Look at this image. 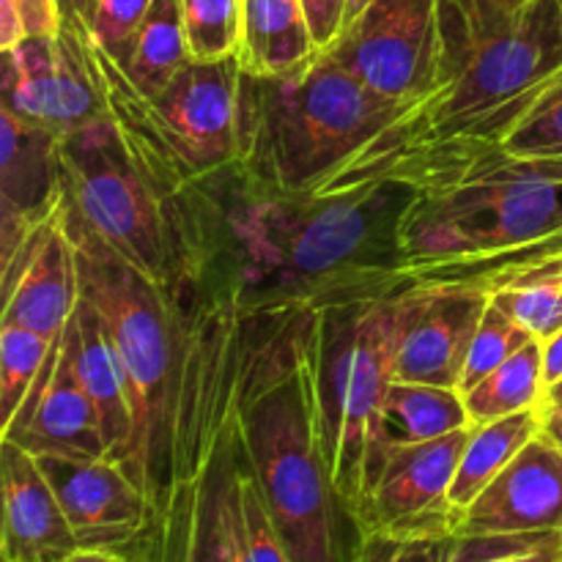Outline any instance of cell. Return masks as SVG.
Segmentation results:
<instances>
[{"mask_svg":"<svg viewBox=\"0 0 562 562\" xmlns=\"http://www.w3.org/2000/svg\"><path fill=\"white\" fill-rule=\"evenodd\" d=\"M198 296L245 313L318 311L415 289L401 272L412 190L382 179L351 190L283 192L236 162L192 181Z\"/></svg>","mask_w":562,"mask_h":562,"instance_id":"1","label":"cell"},{"mask_svg":"<svg viewBox=\"0 0 562 562\" xmlns=\"http://www.w3.org/2000/svg\"><path fill=\"white\" fill-rule=\"evenodd\" d=\"M53 344L33 329L0 324V434L14 423L42 376Z\"/></svg>","mask_w":562,"mask_h":562,"instance_id":"26","label":"cell"},{"mask_svg":"<svg viewBox=\"0 0 562 562\" xmlns=\"http://www.w3.org/2000/svg\"><path fill=\"white\" fill-rule=\"evenodd\" d=\"M190 60L179 0H154L119 64L143 97H157Z\"/></svg>","mask_w":562,"mask_h":562,"instance_id":"23","label":"cell"},{"mask_svg":"<svg viewBox=\"0 0 562 562\" xmlns=\"http://www.w3.org/2000/svg\"><path fill=\"white\" fill-rule=\"evenodd\" d=\"M562 69V0H439V60L412 102L327 187H360L401 154L470 135Z\"/></svg>","mask_w":562,"mask_h":562,"instance_id":"4","label":"cell"},{"mask_svg":"<svg viewBox=\"0 0 562 562\" xmlns=\"http://www.w3.org/2000/svg\"><path fill=\"white\" fill-rule=\"evenodd\" d=\"M450 562H562V532L459 536Z\"/></svg>","mask_w":562,"mask_h":562,"instance_id":"30","label":"cell"},{"mask_svg":"<svg viewBox=\"0 0 562 562\" xmlns=\"http://www.w3.org/2000/svg\"><path fill=\"white\" fill-rule=\"evenodd\" d=\"M382 179L412 190L398 234L412 285L492 289L562 250V157H519L497 137L467 135L401 154L362 184Z\"/></svg>","mask_w":562,"mask_h":562,"instance_id":"2","label":"cell"},{"mask_svg":"<svg viewBox=\"0 0 562 562\" xmlns=\"http://www.w3.org/2000/svg\"><path fill=\"white\" fill-rule=\"evenodd\" d=\"M64 201L60 135L0 104V267Z\"/></svg>","mask_w":562,"mask_h":562,"instance_id":"15","label":"cell"},{"mask_svg":"<svg viewBox=\"0 0 562 562\" xmlns=\"http://www.w3.org/2000/svg\"><path fill=\"white\" fill-rule=\"evenodd\" d=\"M322 53L379 97L417 102L437 75L439 0H371Z\"/></svg>","mask_w":562,"mask_h":562,"instance_id":"8","label":"cell"},{"mask_svg":"<svg viewBox=\"0 0 562 562\" xmlns=\"http://www.w3.org/2000/svg\"><path fill=\"white\" fill-rule=\"evenodd\" d=\"M461 395H464L472 426L543 406L547 379H543L541 340H530L527 346H521L510 360L494 368L486 379H481L475 387Z\"/></svg>","mask_w":562,"mask_h":562,"instance_id":"25","label":"cell"},{"mask_svg":"<svg viewBox=\"0 0 562 562\" xmlns=\"http://www.w3.org/2000/svg\"><path fill=\"white\" fill-rule=\"evenodd\" d=\"M0 442H14L33 456H108L102 417L75 371L69 329L55 338L42 376L16 412L14 423L0 434Z\"/></svg>","mask_w":562,"mask_h":562,"instance_id":"14","label":"cell"},{"mask_svg":"<svg viewBox=\"0 0 562 562\" xmlns=\"http://www.w3.org/2000/svg\"><path fill=\"white\" fill-rule=\"evenodd\" d=\"M86 27L60 20L55 36H27L5 49V108L60 137L104 115L102 88L86 55Z\"/></svg>","mask_w":562,"mask_h":562,"instance_id":"11","label":"cell"},{"mask_svg":"<svg viewBox=\"0 0 562 562\" xmlns=\"http://www.w3.org/2000/svg\"><path fill=\"white\" fill-rule=\"evenodd\" d=\"M519 532H562V448L543 431L461 510L456 527V536Z\"/></svg>","mask_w":562,"mask_h":562,"instance_id":"17","label":"cell"},{"mask_svg":"<svg viewBox=\"0 0 562 562\" xmlns=\"http://www.w3.org/2000/svg\"><path fill=\"white\" fill-rule=\"evenodd\" d=\"M190 60H223L239 53L241 0H179Z\"/></svg>","mask_w":562,"mask_h":562,"instance_id":"28","label":"cell"},{"mask_svg":"<svg viewBox=\"0 0 562 562\" xmlns=\"http://www.w3.org/2000/svg\"><path fill=\"white\" fill-rule=\"evenodd\" d=\"M60 562H135L126 552H113V549H75L69 558Z\"/></svg>","mask_w":562,"mask_h":562,"instance_id":"37","label":"cell"},{"mask_svg":"<svg viewBox=\"0 0 562 562\" xmlns=\"http://www.w3.org/2000/svg\"><path fill=\"white\" fill-rule=\"evenodd\" d=\"M239 55L223 60H187L184 69L146 99L159 140L190 181L239 159Z\"/></svg>","mask_w":562,"mask_h":562,"instance_id":"9","label":"cell"},{"mask_svg":"<svg viewBox=\"0 0 562 562\" xmlns=\"http://www.w3.org/2000/svg\"><path fill=\"white\" fill-rule=\"evenodd\" d=\"M497 140L519 157H562V69L538 88Z\"/></svg>","mask_w":562,"mask_h":562,"instance_id":"27","label":"cell"},{"mask_svg":"<svg viewBox=\"0 0 562 562\" xmlns=\"http://www.w3.org/2000/svg\"><path fill=\"white\" fill-rule=\"evenodd\" d=\"M311 313H247L236 406L241 459L291 562H351L362 536L324 456Z\"/></svg>","mask_w":562,"mask_h":562,"instance_id":"3","label":"cell"},{"mask_svg":"<svg viewBox=\"0 0 562 562\" xmlns=\"http://www.w3.org/2000/svg\"><path fill=\"white\" fill-rule=\"evenodd\" d=\"M543 434L562 448V401L543 404Z\"/></svg>","mask_w":562,"mask_h":562,"instance_id":"39","label":"cell"},{"mask_svg":"<svg viewBox=\"0 0 562 562\" xmlns=\"http://www.w3.org/2000/svg\"><path fill=\"white\" fill-rule=\"evenodd\" d=\"M459 536H362L351 562H450Z\"/></svg>","mask_w":562,"mask_h":562,"instance_id":"31","label":"cell"},{"mask_svg":"<svg viewBox=\"0 0 562 562\" xmlns=\"http://www.w3.org/2000/svg\"><path fill=\"white\" fill-rule=\"evenodd\" d=\"M53 483L71 532L82 549L130 552L154 519V505L130 472L113 461L36 456Z\"/></svg>","mask_w":562,"mask_h":562,"instance_id":"13","label":"cell"},{"mask_svg":"<svg viewBox=\"0 0 562 562\" xmlns=\"http://www.w3.org/2000/svg\"><path fill=\"white\" fill-rule=\"evenodd\" d=\"M554 401H562V379L554 387L547 390V401H543V404H554Z\"/></svg>","mask_w":562,"mask_h":562,"instance_id":"40","label":"cell"},{"mask_svg":"<svg viewBox=\"0 0 562 562\" xmlns=\"http://www.w3.org/2000/svg\"><path fill=\"white\" fill-rule=\"evenodd\" d=\"M543 431V406L516 412V415L499 417V420L472 426L467 439L464 456L456 470L453 486H450V505L456 510H467L488 486L494 477Z\"/></svg>","mask_w":562,"mask_h":562,"instance_id":"22","label":"cell"},{"mask_svg":"<svg viewBox=\"0 0 562 562\" xmlns=\"http://www.w3.org/2000/svg\"><path fill=\"white\" fill-rule=\"evenodd\" d=\"M406 108L373 93L327 53L285 75L241 69L236 165L258 184L316 192Z\"/></svg>","mask_w":562,"mask_h":562,"instance_id":"5","label":"cell"},{"mask_svg":"<svg viewBox=\"0 0 562 562\" xmlns=\"http://www.w3.org/2000/svg\"><path fill=\"white\" fill-rule=\"evenodd\" d=\"M470 426V412H467L464 395L459 390L420 382H395L393 379L382 401V412H379L371 472L379 456L387 448L428 442V439H439L445 434ZM371 472H368V477H371Z\"/></svg>","mask_w":562,"mask_h":562,"instance_id":"20","label":"cell"},{"mask_svg":"<svg viewBox=\"0 0 562 562\" xmlns=\"http://www.w3.org/2000/svg\"><path fill=\"white\" fill-rule=\"evenodd\" d=\"M543 349V379H547V390L562 379V329L554 333L552 338L541 340Z\"/></svg>","mask_w":562,"mask_h":562,"instance_id":"36","label":"cell"},{"mask_svg":"<svg viewBox=\"0 0 562 562\" xmlns=\"http://www.w3.org/2000/svg\"><path fill=\"white\" fill-rule=\"evenodd\" d=\"M27 36H55L60 31L58 0H14Z\"/></svg>","mask_w":562,"mask_h":562,"instance_id":"35","label":"cell"},{"mask_svg":"<svg viewBox=\"0 0 562 562\" xmlns=\"http://www.w3.org/2000/svg\"><path fill=\"white\" fill-rule=\"evenodd\" d=\"M368 3H371V0H351V14H357V11H360L362 5H368ZM349 20H351V16H349Z\"/></svg>","mask_w":562,"mask_h":562,"instance_id":"41","label":"cell"},{"mask_svg":"<svg viewBox=\"0 0 562 562\" xmlns=\"http://www.w3.org/2000/svg\"><path fill=\"white\" fill-rule=\"evenodd\" d=\"M398 296L329 305L311 313L313 387L322 445L351 516L373 464L382 401L395 379Z\"/></svg>","mask_w":562,"mask_h":562,"instance_id":"7","label":"cell"},{"mask_svg":"<svg viewBox=\"0 0 562 562\" xmlns=\"http://www.w3.org/2000/svg\"><path fill=\"white\" fill-rule=\"evenodd\" d=\"M241 547L245 562H291L289 549L263 505L261 488L256 486L252 475H241Z\"/></svg>","mask_w":562,"mask_h":562,"instance_id":"32","label":"cell"},{"mask_svg":"<svg viewBox=\"0 0 562 562\" xmlns=\"http://www.w3.org/2000/svg\"><path fill=\"white\" fill-rule=\"evenodd\" d=\"M492 302L536 340L562 329V250L494 280Z\"/></svg>","mask_w":562,"mask_h":562,"instance_id":"24","label":"cell"},{"mask_svg":"<svg viewBox=\"0 0 562 562\" xmlns=\"http://www.w3.org/2000/svg\"><path fill=\"white\" fill-rule=\"evenodd\" d=\"M3 562H60L80 549L53 483L31 450L0 442Z\"/></svg>","mask_w":562,"mask_h":562,"instance_id":"18","label":"cell"},{"mask_svg":"<svg viewBox=\"0 0 562 562\" xmlns=\"http://www.w3.org/2000/svg\"><path fill=\"white\" fill-rule=\"evenodd\" d=\"M302 9H305L307 31H311L313 44L322 53L340 36V31L349 22L351 0H302Z\"/></svg>","mask_w":562,"mask_h":562,"instance_id":"34","label":"cell"},{"mask_svg":"<svg viewBox=\"0 0 562 562\" xmlns=\"http://www.w3.org/2000/svg\"><path fill=\"white\" fill-rule=\"evenodd\" d=\"M93 5H97V0H58L60 20L82 22V25H88V20H91L93 14Z\"/></svg>","mask_w":562,"mask_h":562,"instance_id":"38","label":"cell"},{"mask_svg":"<svg viewBox=\"0 0 562 562\" xmlns=\"http://www.w3.org/2000/svg\"><path fill=\"white\" fill-rule=\"evenodd\" d=\"M0 324L33 329L49 340L64 333L80 302L75 245L66 231V201L16 247L14 256L0 267Z\"/></svg>","mask_w":562,"mask_h":562,"instance_id":"16","label":"cell"},{"mask_svg":"<svg viewBox=\"0 0 562 562\" xmlns=\"http://www.w3.org/2000/svg\"><path fill=\"white\" fill-rule=\"evenodd\" d=\"M508 3H525V0H508Z\"/></svg>","mask_w":562,"mask_h":562,"instance_id":"42","label":"cell"},{"mask_svg":"<svg viewBox=\"0 0 562 562\" xmlns=\"http://www.w3.org/2000/svg\"><path fill=\"white\" fill-rule=\"evenodd\" d=\"M151 3L154 0H97L91 20H88V33L110 55L124 58L137 27L151 11Z\"/></svg>","mask_w":562,"mask_h":562,"instance_id":"33","label":"cell"},{"mask_svg":"<svg viewBox=\"0 0 562 562\" xmlns=\"http://www.w3.org/2000/svg\"><path fill=\"white\" fill-rule=\"evenodd\" d=\"M470 434L472 426L384 450L355 508L360 536H456L459 510L450 505V486Z\"/></svg>","mask_w":562,"mask_h":562,"instance_id":"10","label":"cell"},{"mask_svg":"<svg viewBox=\"0 0 562 562\" xmlns=\"http://www.w3.org/2000/svg\"><path fill=\"white\" fill-rule=\"evenodd\" d=\"M532 338L521 324H516L503 307L492 305L483 313L481 324L475 329V338H472L470 355H467L464 371H461L459 393H467V390L475 387L481 379H486L494 368L503 366L505 360L516 355L521 346H527Z\"/></svg>","mask_w":562,"mask_h":562,"instance_id":"29","label":"cell"},{"mask_svg":"<svg viewBox=\"0 0 562 562\" xmlns=\"http://www.w3.org/2000/svg\"><path fill=\"white\" fill-rule=\"evenodd\" d=\"M302 0H241L239 64L250 75H285L316 55Z\"/></svg>","mask_w":562,"mask_h":562,"instance_id":"21","label":"cell"},{"mask_svg":"<svg viewBox=\"0 0 562 562\" xmlns=\"http://www.w3.org/2000/svg\"><path fill=\"white\" fill-rule=\"evenodd\" d=\"M66 231L75 245L80 300L102 322L130 387L135 437L124 470L146 492L157 514L170 481V442L190 307L110 250L71 212L69 201Z\"/></svg>","mask_w":562,"mask_h":562,"instance_id":"6","label":"cell"},{"mask_svg":"<svg viewBox=\"0 0 562 562\" xmlns=\"http://www.w3.org/2000/svg\"><path fill=\"white\" fill-rule=\"evenodd\" d=\"M71 340V360L80 376L82 387L97 404L99 417H102L104 442H108V456L126 467L132 450V437H135V417H132L130 387H126L124 368L115 357L113 344L104 333L97 313L77 302V311L71 322L66 324Z\"/></svg>","mask_w":562,"mask_h":562,"instance_id":"19","label":"cell"},{"mask_svg":"<svg viewBox=\"0 0 562 562\" xmlns=\"http://www.w3.org/2000/svg\"><path fill=\"white\" fill-rule=\"evenodd\" d=\"M492 294L481 285H415L398 296L395 382L459 390L472 338Z\"/></svg>","mask_w":562,"mask_h":562,"instance_id":"12","label":"cell"}]
</instances>
